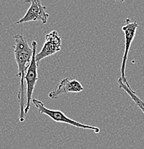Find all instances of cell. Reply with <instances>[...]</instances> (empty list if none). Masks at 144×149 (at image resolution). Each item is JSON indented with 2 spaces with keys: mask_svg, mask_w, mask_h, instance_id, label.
<instances>
[{
  "mask_svg": "<svg viewBox=\"0 0 144 149\" xmlns=\"http://www.w3.org/2000/svg\"><path fill=\"white\" fill-rule=\"evenodd\" d=\"M32 103L35 106V108L38 109L39 113L42 115H46L48 117L50 118L52 120L55 122L63 123L69 124V125H72V126L77 127V128H82L84 130H93L95 133H99L100 129L97 127L92 126V125H86V124L80 123L77 122L76 120H74L72 119L69 118L65 113L60 111H55V110H51L49 108H46L43 102L38 99H33L32 100Z\"/></svg>",
  "mask_w": 144,
  "mask_h": 149,
  "instance_id": "7a4b0ae2",
  "label": "cell"
},
{
  "mask_svg": "<svg viewBox=\"0 0 144 149\" xmlns=\"http://www.w3.org/2000/svg\"><path fill=\"white\" fill-rule=\"evenodd\" d=\"M30 3L29 9L23 17L17 21L16 24H23L29 22L40 21L42 24H46L49 18V15L47 13V7L43 6L41 1L39 0H32L26 1Z\"/></svg>",
  "mask_w": 144,
  "mask_h": 149,
  "instance_id": "5b68a950",
  "label": "cell"
},
{
  "mask_svg": "<svg viewBox=\"0 0 144 149\" xmlns=\"http://www.w3.org/2000/svg\"><path fill=\"white\" fill-rule=\"evenodd\" d=\"M62 40L58 31L53 30L46 35L45 41L41 50L37 53L36 61L39 65L40 62L45 57H49L61 50Z\"/></svg>",
  "mask_w": 144,
  "mask_h": 149,
  "instance_id": "8992f818",
  "label": "cell"
},
{
  "mask_svg": "<svg viewBox=\"0 0 144 149\" xmlns=\"http://www.w3.org/2000/svg\"><path fill=\"white\" fill-rule=\"evenodd\" d=\"M32 47L33 50L32 53V60H31L30 65H29L28 70L27 71V73L25 75V82H26V93H27V103H26L25 110L24 113L25 115L28 113L30 109L31 100H32V94H33L34 90H35V85L38 80V64L36 61V55H37V49H38V43L36 41H32Z\"/></svg>",
  "mask_w": 144,
  "mask_h": 149,
  "instance_id": "3957f363",
  "label": "cell"
},
{
  "mask_svg": "<svg viewBox=\"0 0 144 149\" xmlns=\"http://www.w3.org/2000/svg\"><path fill=\"white\" fill-rule=\"evenodd\" d=\"M138 27V24L137 23V22H131V19L129 18L125 19V24L122 27V31L125 34V52L123 56L121 67H120V73H121V77H121L123 83L125 84L126 86L129 88H131L128 83L126 77H125V66H126L128 52H129L131 44L134 41L135 37H136Z\"/></svg>",
  "mask_w": 144,
  "mask_h": 149,
  "instance_id": "277c9868",
  "label": "cell"
},
{
  "mask_svg": "<svg viewBox=\"0 0 144 149\" xmlns=\"http://www.w3.org/2000/svg\"><path fill=\"white\" fill-rule=\"evenodd\" d=\"M118 83L120 88L123 89V91L131 97V98L134 100V102L136 103V105L140 108L141 111L143 112V113L144 114V101H143V100L136 94V93L134 92V90H133L132 88H129L128 87L126 86L125 84L123 83V80H122L121 77H120L118 78Z\"/></svg>",
  "mask_w": 144,
  "mask_h": 149,
  "instance_id": "ba28073f",
  "label": "cell"
},
{
  "mask_svg": "<svg viewBox=\"0 0 144 149\" xmlns=\"http://www.w3.org/2000/svg\"><path fill=\"white\" fill-rule=\"evenodd\" d=\"M84 90L83 85L77 80H69L68 78L63 79L58 84L55 90L49 93L50 98H57L62 94H66L68 93H80Z\"/></svg>",
  "mask_w": 144,
  "mask_h": 149,
  "instance_id": "52a82bcc",
  "label": "cell"
},
{
  "mask_svg": "<svg viewBox=\"0 0 144 149\" xmlns=\"http://www.w3.org/2000/svg\"><path fill=\"white\" fill-rule=\"evenodd\" d=\"M14 38L15 40L14 53L18 67L17 77H19L20 81L19 89L17 95L19 105V121L23 122L26 117L24 110L27 103V90L24 86L25 75L30 65L33 50L32 46L29 45L27 38L22 34H17L14 36Z\"/></svg>",
  "mask_w": 144,
  "mask_h": 149,
  "instance_id": "6da1fadb",
  "label": "cell"
}]
</instances>
